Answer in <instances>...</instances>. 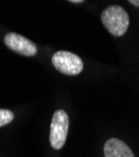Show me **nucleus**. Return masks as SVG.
I'll list each match as a JSON object with an SVG mask.
<instances>
[{
	"instance_id": "4",
	"label": "nucleus",
	"mask_w": 139,
	"mask_h": 157,
	"mask_svg": "<svg viewBox=\"0 0 139 157\" xmlns=\"http://www.w3.org/2000/svg\"><path fill=\"white\" fill-rule=\"evenodd\" d=\"M4 43L5 45L11 49L13 52L25 56V57H34L38 53V48L36 45L29 40L28 38H25L18 33H8L4 38Z\"/></svg>"
},
{
	"instance_id": "7",
	"label": "nucleus",
	"mask_w": 139,
	"mask_h": 157,
	"mask_svg": "<svg viewBox=\"0 0 139 157\" xmlns=\"http://www.w3.org/2000/svg\"><path fill=\"white\" fill-rule=\"evenodd\" d=\"M128 2H129L132 5H134V6L139 8V0H128Z\"/></svg>"
},
{
	"instance_id": "3",
	"label": "nucleus",
	"mask_w": 139,
	"mask_h": 157,
	"mask_svg": "<svg viewBox=\"0 0 139 157\" xmlns=\"http://www.w3.org/2000/svg\"><path fill=\"white\" fill-rule=\"evenodd\" d=\"M52 63L58 72L67 75H78L84 68L82 58L67 50L57 52L52 57Z\"/></svg>"
},
{
	"instance_id": "6",
	"label": "nucleus",
	"mask_w": 139,
	"mask_h": 157,
	"mask_svg": "<svg viewBox=\"0 0 139 157\" xmlns=\"http://www.w3.org/2000/svg\"><path fill=\"white\" fill-rule=\"evenodd\" d=\"M14 120V113L9 109H0V127L6 126Z\"/></svg>"
},
{
	"instance_id": "8",
	"label": "nucleus",
	"mask_w": 139,
	"mask_h": 157,
	"mask_svg": "<svg viewBox=\"0 0 139 157\" xmlns=\"http://www.w3.org/2000/svg\"><path fill=\"white\" fill-rule=\"evenodd\" d=\"M70 3H75V4H79V3H83L84 0H69Z\"/></svg>"
},
{
	"instance_id": "5",
	"label": "nucleus",
	"mask_w": 139,
	"mask_h": 157,
	"mask_svg": "<svg viewBox=\"0 0 139 157\" xmlns=\"http://www.w3.org/2000/svg\"><path fill=\"white\" fill-rule=\"evenodd\" d=\"M105 157H134L133 151L119 138H109L104 145Z\"/></svg>"
},
{
	"instance_id": "1",
	"label": "nucleus",
	"mask_w": 139,
	"mask_h": 157,
	"mask_svg": "<svg viewBox=\"0 0 139 157\" xmlns=\"http://www.w3.org/2000/svg\"><path fill=\"white\" fill-rule=\"evenodd\" d=\"M102 23L112 35L122 36L129 28V15L124 8L112 5L103 10Z\"/></svg>"
},
{
	"instance_id": "2",
	"label": "nucleus",
	"mask_w": 139,
	"mask_h": 157,
	"mask_svg": "<svg viewBox=\"0 0 139 157\" xmlns=\"http://www.w3.org/2000/svg\"><path fill=\"white\" fill-rule=\"evenodd\" d=\"M69 131V116L64 109L54 112L50 123V145L54 150H60L65 145Z\"/></svg>"
}]
</instances>
